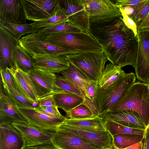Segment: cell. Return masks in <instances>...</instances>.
<instances>
[{
	"label": "cell",
	"mask_w": 149,
	"mask_h": 149,
	"mask_svg": "<svg viewBox=\"0 0 149 149\" xmlns=\"http://www.w3.org/2000/svg\"><path fill=\"white\" fill-rule=\"evenodd\" d=\"M90 32L101 46L108 60L121 68H134L138 48L137 37L122 17L91 24Z\"/></svg>",
	"instance_id": "1"
},
{
	"label": "cell",
	"mask_w": 149,
	"mask_h": 149,
	"mask_svg": "<svg viewBox=\"0 0 149 149\" xmlns=\"http://www.w3.org/2000/svg\"><path fill=\"white\" fill-rule=\"evenodd\" d=\"M126 110L136 113L147 127L149 125V84L135 82L108 112Z\"/></svg>",
	"instance_id": "2"
},
{
	"label": "cell",
	"mask_w": 149,
	"mask_h": 149,
	"mask_svg": "<svg viewBox=\"0 0 149 149\" xmlns=\"http://www.w3.org/2000/svg\"><path fill=\"white\" fill-rule=\"evenodd\" d=\"M42 35L48 42L63 48L81 52L103 51L90 32H57Z\"/></svg>",
	"instance_id": "3"
},
{
	"label": "cell",
	"mask_w": 149,
	"mask_h": 149,
	"mask_svg": "<svg viewBox=\"0 0 149 149\" xmlns=\"http://www.w3.org/2000/svg\"><path fill=\"white\" fill-rule=\"evenodd\" d=\"M65 55L70 64L97 84L108 61L103 51L80 52Z\"/></svg>",
	"instance_id": "4"
},
{
	"label": "cell",
	"mask_w": 149,
	"mask_h": 149,
	"mask_svg": "<svg viewBox=\"0 0 149 149\" xmlns=\"http://www.w3.org/2000/svg\"><path fill=\"white\" fill-rule=\"evenodd\" d=\"M136 81L135 74L130 72L125 73L114 85L107 89L97 87L96 100L99 116L102 117L108 113Z\"/></svg>",
	"instance_id": "5"
},
{
	"label": "cell",
	"mask_w": 149,
	"mask_h": 149,
	"mask_svg": "<svg viewBox=\"0 0 149 149\" xmlns=\"http://www.w3.org/2000/svg\"><path fill=\"white\" fill-rule=\"evenodd\" d=\"M19 45L31 57L38 54L66 55L81 52L51 43L46 40L44 36L38 32L23 37L19 40Z\"/></svg>",
	"instance_id": "6"
},
{
	"label": "cell",
	"mask_w": 149,
	"mask_h": 149,
	"mask_svg": "<svg viewBox=\"0 0 149 149\" xmlns=\"http://www.w3.org/2000/svg\"><path fill=\"white\" fill-rule=\"evenodd\" d=\"M26 19L39 21L52 16L59 9L60 0H21Z\"/></svg>",
	"instance_id": "7"
},
{
	"label": "cell",
	"mask_w": 149,
	"mask_h": 149,
	"mask_svg": "<svg viewBox=\"0 0 149 149\" xmlns=\"http://www.w3.org/2000/svg\"><path fill=\"white\" fill-rule=\"evenodd\" d=\"M90 16V24L122 16L115 3L109 0H81Z\"/></svg>",
	"instance_id": "8"
},
{
	"label": "cell",
	"mask_w": 149,
	"mask_h": 149,
	"mask_svg": "<svg viewBox=\"0 0 149 149\" xmlns=\"http://www.w3.org/2000/svg\"><path fill=\"white\" fill-rule=\"evenodd\" d=\"M137 38L136 74L138 80L149 84V29L138 30Z\"/></svg>",
	"instance_id": "9"
},
{
	"label": "cell",
	"mask_w": 149,
	"mask_h": 149,
	"mask_svg": "<svg viewBox=\"0 0 149 149\" xmlns=\"http://www.w3.org/2000/svg\"><path fill=\"white\" fill-rule=\"evenodd\" d=\"M68 21L81 31L89 33L90 16L81 0H60Z\"/></svg>",
	"instance_id": "10"
},
{
	"label": "cell",
	"mask_w": 149,
	"mask_h": 149,
	"mask_svg": "<svg viewBox=\"0 0 149 149\" xmlns=\"http://www.w3.org/2000/svg\"><path fill=\"white\" fill-rule=\"evenodd\" d=\"M36 90L39 98L65 91L55 83V74L36 67L28 72Z\"/></svg>",
	"instance_id": "11"
},
{
	"label": "cell",
	"mask_w": 149,
	"mask_h": 149,
	"mask_svg": "<svg viewBox=\"0 0 149 149\" xmlns=\"http://www.w3.org/2000/svg\"><path fill=\"white\" fill-rule=\"evenodd\" d=\"M16 107L29 125L53 132L55 133L58 126L68 118L51 117L36 111L34 108Z\"/></svg>",
	"instance_id": "12"
},
{
	"label": "cell",
	"mask_w": 149,
	"mask_h": 149,
	"mask_svg": "<svg viewBox=\"0 0 149 149\" xmlns=\"http://www.w3.org/2000/svg\"><path fill=\"white\" fill-rule=\"evenodd\" d=\"M11 124L22 135L26 146L52 143V139L54 132L29 125L27 123L16 122Z\"/></svg>",
	"instance_id": "13"
},
{
	"label": "cell",
	"mask_w": 149,
	"mask_h": 149,
	"mask_svg": "<svg viewBox=\"0 0 149 149\" xmlns=\"http://www.w3.org/2000/svg\"><path fill=\"white\" fill-rule=\"evenodd\" d=\"M52 142L59 149H100L81 137L58 128Z\"/></svg>",
	"instance_id": "14"
},
{
	"label": "cell",
	"mask_w": 149,
	"mask_h": 149,
	"mask_svg": "<svg viewBox=\"0 0 149 149\" xmlns=\"http://www.w3.org/2000/svg\"><path fill=\"white\" fill-rule=\"evenodd\" d=\"M58 128L78 136L93 144L100 149L113 146L112 137L107 131H90L72 128L61 123Z\"/></svg>",
	"instance_id": "15"
},
{
	"label": "cell",
	"mask_w": 149,
	"mask_h": 149,
	"mask_svg": "<svg viewBox=\"0 0 149 149\" xmlns=\"http://www.w3.org/2000/svg\"><path fill=\"white\" fill-rule=\"evenodd\" d=\"M26 19L21 0H0V22L23 24Z\"/></svg>",
	"instance_id": "16"
},
{
	"label": "cell",
	"mask_w": 149,
	"mask_h": 149,
	"mask_svg": "<svg viewBox=\"0 0 149 149\" xmlns=\"http://www.w3.org/2000/svg\"><path fill=\"white\" fill-rule=\"evenodd\" d=\"M19 40L6 29L0 26V69H11L13 66V56Z\"/></svg>",
	"instance_id": "17"
},
{
	"label": "cell",
	"mask_w": 149,
	"mask_h": 149,
	"mask_svg": "<svg viewBox=\"0 0 149 149\" xmlns=\"http://www.w3.org/2000/svg\"><path fill=\"white\" fill-rule=\"evenodd\" d=\"M36 67L53 73H59L68 69L70 63L65 55L45 54L32 56Z\"/></svg>",
	"instance_id": "18"
},
{
	"label": "cell",
	"mask_w": 149,
	"mask_h": 149,
	"mask_svg": "<svg viewBox=\"0 0 149 149\" xmlns=\"http://www.w3.org/2000/svg\"><path fill=\"white\" fill-rule=\"evenodd\" d=\"M16 122L27 123L20 113L11 98L4 90L0 81V125Z\"/></svg>",
	"instance_id": "19"
},
{
	"label": "cell",
	"mask_w": 149,
	"mask_h": 149,
	"mask_svg": "<svg viewBox=\"0 0 149 149\" xmlns=\"http://www.w3.org/2000/svg\"><path fill=\"white\" fill-rule=\"evenodd\" d=\"M26 146L22 135L11 124L0 125V147L2 149H23Z\"/></svg>",
	"instance_id": "20"
},
{
	"label": "cell",
	"mask_w": 149,
	"mask_h": 149,
	"mask_svg": "<svg viewBox=\"0 0 149 149\" xmlns=\"http://www.w3.org/2000/svg\"><path fill=\"white\" fill-rule=\"evenodd\" d=\"M102 117L131 128L142 130L147 128L139 115L132 111L109 112Z\"/></svg>",
	"instance_id": "21"
},
{
	"label": "cell",
	"mask_w": 149,
	"mask_h": 149,
	"mask_svg": "<svg viewBox=\"0 0 149 149\" xmlns=\"http://www.w3.org/2000/svg\"><path fill=\"white\" fill-rule=\"evenodd\" d=\"M7 68L12 74L22 94L30 100L37 103L39 97L28 73L23 71L14 65L11 69Z\"/></svg>",
	"instance_id": "22"
},
{
	"label": "cell",
	"mask_w": 149,
	"mask_h": 149,
	"mask_svg": "<svg viewBox=\"0 0 149 149\" xmlns=\"http://www.w3.org/2000/svg\"><path fill=\"white\" fill-rule=\"evenodd\" d=\"M125 74L120 67L111 63L107 64L97 83V87L107 89L114 85Z\"/></svg>",
	"instance_id": "23"
},
{
	"label": "cell",
	"mask_w": 149,
	"mask_h": 149,
	"mask_svg": "<svg viewBox=\"0 0 149 149\" xmlns=\"http://www.w3.org/2000/svg\"><path fill=\"white\" fill-rule=\"evenodd\" d=\"M60 73L80 91L82 96L84 95L88 98V89L92 81L70 63L68 69Z\"/></svg>",
	"instance_id": "24"
},
{
	"label": "cell",
	"mask_w": 149,
	"mask_h": 149,
	"mask_svg": "<svg viewBox=\"0 0 149 149\" xmlns=\"http://www.w3.org/2000/svg\"><path fill=\"white\" fill-rule=\"evenodd\" d=\"M62 123L72 128L90 131H107L103 123L102 118L97 116L87 119H72L67 118Z\"/></svg>",
	"instance_id": "25"
},
{
	"label": "cell",
	"mask_w": 149,
	"mask_h": 149,
	"mask_svg": "<svg viewBox=\"0 0 149 149\" xmlns=\"http://www.w3.org/2000/svg\"><path fill=\"white\" fill-rule=\"evenodd\" d=\"M13 60L14 65L27 73L36 67L32 57L19 44L14 51Z\"/></svg>",
	"instance_id": "26"
},
{
	"label": "cell",
	"mask_w": 149,
	"mask_h": 149,
	"mask_svg": "<svg viewBox=\"0 0 149 149\" xmlns=\"http://www.w3.org/2000/svg\"><path fill=\"white\" fill-rule=\"evenodd\" d=\"M53 97L56 106L66 113L83 103L84 102L82 97L66 92L54 94Z\"/></svg>",
	"instance_id": "27"
},
{
	"label": "cell",
	"mask_w": 149,
	"mask_h": 149,
	"mask_svg": "<svg viewBox=\"0 0 149 149\" xmlns=\"http://www.w3.org/2000/svg\"><path fill=\"white\" fill-rule=\"evenodd\" d=\"M113 146L117 149H125L141 141L143 135L131 134H115L112 136Z\"/></svg>",
	"instance_id": "28"
},
{
	"label": "cell",
	"mask_w": 149,
	"mask_h": 149,
	"mask_svg": "<svg viewBox=\"0 0 149 149\" xmlns=\"http://www.w3.org/2000/svg\"><path fill=\"white\" fill-rule=\"evenodd\" d=\"M103 120L104 125L105 129L112 136L115 134H123L144 135L145 131L146 130L127 127L108 119L103 118Z\"/></svg>",
	"instance_id": "29"
},
{
	"label": "cell",
	"mask_w": 149,
	"mask_h": 149,
	"mask_svg": "<svg viewBox=\"0 0 149 149\" xmlns=\"http://www.w3.org/2000/svg\"><path fill=\"white\" fill-rule=\"evenodd\" d=\"M0 26L7 29L15 38L19 40L23 35L37 33L38 31V30L33 27L32 23L17 24L0 22Z\"/></svg>",
	"instance_id": "30"
},
{
	"label": "cell",
	"mask_w": 149,
	"mask_h": 149,
	"mask_svg": "<svg viewBox=\"0 0 149 149\" xmlns=\"http://www.w3.org/2000/svg\"><path fill=\"white\" fill-rule=\"evenodd\" d=\"M67 21H68V17L63 8L61 6L60 8L50 17L40 21H35L32 24L33 27L38 30Z\"/></svg>",
	"instance_id": "31"
},
{
	"label": "cell",
	"mask_w": 149,
	"mask_h": 149,
	"mask_svg": "<svg viewBox=\"0 0 149 149\" xmlns=\"http://www.w3.org/2000/svg\"><path fill=\"white\" fill-rule=\"evenodd\" d=\"M130 7L131 10L127 12L128 15L136 25L149 13V0H144L138 4Z\"/></svg>",
	"instance_id": "32"
},
{
	"label": "cell",
	"mask_w": 149,
	"mask_h": 149,
	"mask_svg": "<svg viewBox=\"0 0 149 149\" xmlns=\"http://www.w3.org/2000/svg\"><path fill=\"white\" fill-rule=\"evenodd\" d=\"M66 113L65 117L72 119H90L96 117L90 109L83 103Z\"/></svg>",
	"instance_id": "33"
},
{
	"label": "cell",
	"mask_w": 149,
	"mask_h": 149,
	"mask_svg": "<svg viewBox=\"0 0 149 149\" xmlns=\"http://www.w3.org/2000/svg\"><path fill=\"white\" fill-rule=\"evenodd\" d=\"M82 31L69 21L52 26L38 29V33L44 35L57 32H78Z\"/></svg>",
	"instance_id": "34"
},
{
	"label": "cell",
	"mask_w": 149,
	"mask_h": 149,
	"mask_svg": "<svg viewBox=\"0 0 149 149\" xmlns=\"http://www.w3.org/2000/svg\"><path fill=\"white\" fill-rule=\"evenodd\" d=\"M55 74L54 81L58 87L65 92L74 94L82 97L80 91L65 77L58 74Z\"/></svg>",
	"instance_id": "35"
},
{
	"label": "cell",
	"mask_w": 149,
	"mask_h": 149,
	"mask_svg": "<svg viewBox=\"0 0 149 149\" xmlns=\"http://www.w3.org/2000/svg\"><path fill=\"white\" fill-rule=\"evenodd\" d=\"M57 107L43 108L38 106L34 108L37 112L43 113L49 117L56 118L66 119L67 118L62 115L59 111Z\"/></svg>",
	"instance_id": "36"
},
{
	"label": "cell",
	"mask_w": 149,
	"mask_h": 149,
	"mask_svg": "<svg viewBox=\"0 0 149 149\" xmlns=\"http://www.w3.org/2000/svg\"><path fill=\"white\" fill-rule=\"evenodd\" d=\"M37 104L38 106L43 108H48L56 106L53 95H50L46 96L39 98L38 99Z\"/></svg>",
	"instance_id": "37"
},
{
	"label": "cell",
	"mask_w": 149,
	"mask_h": 149,
	"mask_svg": "<svg viewBox=\"0 0 149 149\" xmlns=\"http://www.w3.org/2000/svg\"><path fill=\"white\" fill-rule=\"evenodd\" d=\"M119 9L121 13L123 20L125 24L129 29L132 30L137 37L138 30L136 24L122 9L120 8Z\"/></svg>",
	"instance_id": "38"
},
{
	"label": "cell",
	"mask_w": 149,
	"mask_h": 149,
	"mask_svg": "<svg viewBox=\"0 0 149 149\" xmlns=\"http://www.w3.org/2000/svg\"><path fill=\"white\" fill-rule=\"evenodd\" d=\"M97 84L92 81L88 89V99L93 103L97 104L96 100Z\"/></svg>",
	"instance_id": "39"
},
{
	"label": "cell",
	"mask_w": 149,
	"mask_h": 149,
	"mask_svg": "<svg viewBox=\"0 0 149 149\" xmlns=\"http://www.w3.org/2000/svg\"><path fill=\"white\" fill-rule=\"evenodd\" d=\"M143 1L144 0H117L116 1L115 3L118 8H122L136 5Z\"/></svg>",
	"instance_id": "40"
},
{
	"label": "cell",
	"mask_w": 149,
	"mask_h": 149,
	"mask_svg": "<svg viewBox=\"0 0 149 149\" xmlns=\"http://www.w3.org/2000/svg\"><path fill=\"white\" fill-rule=\"evenodd\" d=\"M24 149H59L52 143L44 144L33 146H26Z\"/></svg>",
	"instance_id": "41"
},
{
	"label": "cell",
	"mask_w": 149,
	"mask_h": 149,
	"mask_svg": "<svg viewBox=\"0 0 149 149\" xmlns=\"http://www.w3.org/2000/svg\"><path fill=\"white\" fill-rule=\"evenodd\" d=\"M136 26L138 30L149 29V13Z\"/></svg>",
	"instance_id": "42"
},
{
	"label": "cell",
	"mask_w": 149,
	"mask_h": 149,
	"mask_svg": "<svg viewBox=\"0 0 149 149\" xmlns=\"http://www.w3.org/2000/svg\"><path fill=\"white\" fill-rule=\"evenodd\" d=\"M142 142V149H149V130L147 128L145 130Z\"/></svg>",
	"instance_id": "43"
},
{
	"label": "cell",
	"mask_w": 149,
	"mask_h": 149,
	"mask_svg": "<svg viewBox=\"0 0 149 149\" xmlns=\"http://www.w3.org/2000/svg\"><path fill=\"white\" fill-rule=\"evenodd\" d=\"M142 140L125 149H142Z\"/></svg>",
	"instance_id": "44"
},
{
	"label": "cell",
	"mask_w": 149,
	"mask_h": 149,
	"mask_svg": "<svg viewBox=\"0 0 149 149\" xmlns=\"http://www.w3.org/2000/svg\"><path fill=\"white\" fill-rule=\"evenodd\" d=\"M114 148V146H113L109 148H107L104 149H113Z\"/></svg>",
	"instance_id": "45"
},
{
	"label": "cell",
	"mask_w": 149,
	"mask_h": 149,
	"mask_svg": "<svg viewBox=\"0 0 149 149\" xmlns=\"http://www.w3.org/2000/svg\"><path fill=\"white\" fill-rule=\"evenodd\" d=\"M147 128L148 129V130H149V125H148V127H147Z\"/></svg>",
	"instance_id": "46"
},
{
	"label": "cell",
	"mask_w": 149,
	"mask_h": 149,
	"mask_svg": "<svg viewBox=\"0 0 149 149\" xmlns=\"http://www.w3.org/2000/svg\"><path fill=\"white\" fill-rule=\"evenodd\" d=\"M113 149H117L116 148H115V147H114Z\"/></svg>",
	"instance_id": "47"
},
{
	"label": "cell",
	"mask_w": 149,
	"mask_h": 149,
	"mask_svg": "<svg viewBox=\"0 0 149 149\" xmlns=\"http://www.w3.org/2000/svg\"><path fill=\"white\" fill-rule=\"evenodd\" d=\"M0 149H2L0 147Z\"/></svg>",
	"instance_id": "48"
},
{
	"label": "cell",
	"mask_w": 149,
	"mask_h": 149,
	"mask_svg": "<svg viewBox=\"0 0 149 149\" xmlns=\"http://www.w3.org/2000/svg\"><path fill=\"white\" fill-rule=\"evenodd\" d=\"M23 149H24V148Z\"/></svg>",
	"instance_id": "49"
}]
</instances>
